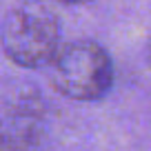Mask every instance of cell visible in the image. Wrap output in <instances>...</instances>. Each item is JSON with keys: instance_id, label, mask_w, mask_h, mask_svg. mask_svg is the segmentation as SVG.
<instances>
[{"instance_id": "1", "label": "cell", "mask_w": 151, "mask_h": 151, "mask_svg": "<svg viewBox=\"0 0 151 151\" xmlns=\"http://www.w3.org/2000/svg\"><path fill=\"white\" fill-rule=\"evenodd\" d=\"M49 67L56 91L78 102L100 100L113 87L111 56L102 45L87 38L60 45Z\"/></svg>"}, {"instance_id": "2", "label": "cell", "mask_w": 151, "mask_h": 151, "mask_svg": "<svg viewBox=\"0 0 151 151\" xmlns=\"http://www.w3.org/2000/svg\"><path fill=\"white\" fill-rule=\"evenodd\" d=\"M0 47L18 67H49L60 47V27L56 16L36 2L14 7L0 24Z\"/></svg>"}, {"instance_id": "3", "label": "cell", "mask_w": 151, "mask_h": 151, "mask_svg": "<svg viewBox=\"0 0 151 151\" xmlns=\"http://www.w3.org/2000/svg\"><path fill=\"white\" fill-rule=\"evenodd\" d=\"M62 2H87V0H62Z\"/></svg>"}]
</instances>
